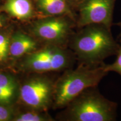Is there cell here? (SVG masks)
Instances as JSON below:
<instances>
[{
    "label": "cell",
    "mask_w": 121,
    "mask_h": 121,
    "mask_svg": "<svg viewBox=\"0 0 121 121\" xmlns=\"http://www.w3.org/2000/svg\"><path fill=\"white\" fill-rule=\"evenodd\" d=\"M6 19L4 15L0 14V29L2 28L5 24Z\"/></svg>",
    "instance_id": "cell-17"
},
{
    "label": "cell",
    "mask_w": 121,
    "mask_h": 121,
    "mask_svg": "<svg viewBox=\"0 0 121 121\" xmlns=\"http://www.w3.org/2000/svg\"><path fill=\"white\" fill-rule=\"evenodd\" d=\"M77 27L76 20L69 15L41 17L33 22L31 32L45 44L65 47Z\"/></svg>",
    "instance_id": "cell-5"
},
{
    "label": "cell",
    "mask_w": 121,
    "mask_h": 121,
    "mask_svg": "<svg viewBox=\"0 0 121 121\" xmlns=\"http://www.w3.org/2000/svg\"><path fill=\"white\" fill-rule=\"evenodd\" d=\"M0 11L22 21L32 19L35 14L33 0H5Z\"/></svg>",
    "instance_id": "cell-9"
},
{
    "label": "cell",
    "mask_w": 121,
    "mask_h": 121,
    "mask_svg": "<svg viewBox=\"0 0 121 121\" xmlns=\"http://www.w3.org/2000/svg\"><path fill=\"white\" fill-rule=\"evenodd\" d=\"M73 33L69 45L79 63L91 66L104 63V60L116 55L119 44L111 29L102 24H89Z\"/></svg>",
    "instance_id": "cell-1"
},
{
    "label": "cell",
    "mask_w": 121,
    "mask_h": 121,
    "mask_svg": "<svg viewBox=\"0 0 121 121\" xmlns=\"http://www.w3.org/2000/svg\"><path fill=\"white\" fill-rule=\"evenodd\" d=\"M13 121H53L49 115L44 112L34 110L15 115L13 119Z\"/></svg>",
    "instance_id": "cell-12"
},
{
    "label": "cell",
    "mask_w": 121,
    "mask_h": 121,
    "mask_svg": "<svg viewBox=\"0 0 121 121\" xmlns=\"http://www.w3.org/2000/svg\"><path fill=\"white\" fill-rule=\"evenodd\" d=\"M36 13L42 17L69 15L76 20L75 13L67 0H33Z\"/></svg>",
    "instance_id": "cell-8"
},
{
    "label": "cell",
    "mask_w": 121,
    "mask_h": 121,
    "mask_svg": "<svg viewBox=\"0 0 121 121\" xmlns=\"http://www.w3.org/2000/svg\"><path fill=\"white\" fill-rule=\"evenodd\" d=\"M65 116L71 121H114L117 103L101 94L98 86L84 90L68 105Z\"/></svg>",
    "instance_id": "cell-3"
},
{
    "label": "cell",
    "mask_w": 121,
    "mask_h": 121,
    "mask_svg": "<svg viewBox=\"0 0 121 121\" xmlns=\"http://www.w3.org/2000/svg\"><path fill=\"white\" fill-rule=\"evenodd\" d=\"M11 36L6 32L0 31V63L6 61L10 56V44Z\"/></svg>",
    "instance_id": "cell-13"
},
{
    "label": "cell",
    "mask_w": 121,
    "mask_h": 121,
    "mask_svg": "<svg viewBox=\"0 0 121 121\" xmlns=\"http://www.w3.org/2000/svg\"><path fill=\"white\" fill-rule=\"evenodd\" d=\"M116 0H84L76 9V25L102 24L111 29Z\"/></svg>",
    "instance_id": "cell-7"
},
{
    "label": "cell",
    "mask_w": 121,
    "mask_h": 121,
    "mask_svg": "<svg viewBox=\"0 0 121 121\" xmlns=\"http://www.w3.org/2000/svg\"><path fill=\"white\" fill-rule=\"evenodd\" d=\"M1 6H0V9H1Z\"/></svg>",
    "instance_id": "cell-19"
},
{
    "label": "cell",
    "mask_w": 121,
    "mask_h": 121,
    "mask_svg": "<svg viewBox=\"0 0 121 121\" xmlns=\"http://www.w3.org/2000/svg\"><path fill=\"white\" fill-rule=\"evenodd\" d=\"M15 116L11 106L0 104V121H13Z\"/></svg>",
    "instance_id": "cell-15"
},
{
    "label": "cell",
    "mask_w": 121,
    "mask_h": 121,
    "mask_svg": "<svg viewBox=\"0 0 121 121\" xmlns=\"http://www.w3.org/2000/svg\"><path fill=\"white\" fill-rule=\"evenodd\" d=\"M76 57L72 51L58 45L45 44L27 54L20 66L26 71L37 73L57 72L68 69Z\"/></svg>",
    "instance_id": "cell-4"
},
{
    "label": "cell",
    "mask_w": 121,
    "mask_h": 121,
    "mask_svg": "<svg viewBox=\"0 0 121 121\" xmlns=\"http://www.w3.org/2000/svg\"><path fill=\"white\" fill-rule=\"evenodd\" d=\"M105 63L91 66L79 63L74 69H68L54 83L53 105L56 108L67 107L86 89L98 86L108 72Z\"/></svg>",
    "instance_id": "cell-2"
},
{
    "label": "cell",
    "mask_w": 121,
    "mask_h": 121,
    "mask_svg": "<svg viewBox=\"0 0 121 121\" xmlns=\"http://www.w3.org/2000/svg\"><path fill=\"white\" fill-rule=\"evenodd\" d=\"M84 0H67L68 4L73 10H76L77 7Z\"/></svg>",
    "instance_id": "cell-16"
},
{
    "label": "cell",
    "mask_w": 121,
    "mask_h": 121,
    "mask_svg": "<svg viewBox=\"0 0 121 121\" xmlns=\"http://www.w3.org/2000/svg\"><path fill=\"white\" fill-rule=\"evenodd\" d=\"M117 58L115 61L112 64L104 65V69L107 72H115L121 76V38H120L119 47L116 54Z\"/></svg>",
    "instance_id": "cell-14"
},
{
    "label": "cell",
    "mask_w": 121,
    "mask_h": 121,
    "mask_svg": "<svg viewBox=\"0 0 121 121\" xmlns=\"http://www.w3.org/2000/svg\"><path fill=\"white\" fill-rule=\"evenodd\" d=\"M54 83L45 76L30 78L20 87V99L33 109L46 111L53 102Z\"/></svg>",
    "instance_id": "cell-6"
},
{
    "label": "cell",
    "mask_w": 121,
    "mask_h": 121,
    "mask_svg": "<svg viewBox=\"0 0 121 121\" xmlns=\"http://www.w3.org/2000/svg\"><path fill=\"white\" fill-rule=\"evenodd\" d=\"M117 25H118V26H119V27H120V28H121V22H118V23H117ZM119 37H120L121 38V31L120 35H119Z\"/></svg>",
    "instance_id": "cell-18"
},
{
    "label": "cell",
    "mask_w": 121,
    "mask_h": 121,
    "mask_svg": "<svg viewBox=\"0 0 121 121\" xmlns=\"http://www.w3.org/2000/svg\"><path fill=\"white\" fill-rule=\"evenodd\" d=\"M20 87L14 76L9 72H0V104L13 105L19 97Z\"/></svg>",
    "instance_id": "cell-10"
},
{
    "label": "cell",
    "mask_w": 121,
    "mask_h": 121,
    "mask_svg": "<svg viewBox=\"0 0 121 121\" xmlns=\"http://www.w3.org/2000/svg\"><path fill=\"white\" fill-rule=\"evenodd\" d=\"M37 42L28 35L22 31H17L11 36L10 44V56L19 58L37 49Z\"/></svg>",
    "instance_id": "cell-11"
}]
</instances>
